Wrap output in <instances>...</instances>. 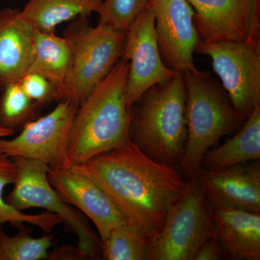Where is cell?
Segmentation results:
<instances>
[{"mask_svg": "<svg viewBox=\"0 0 260 260\" xmlns=\"http://www.w3.org/2000/svg\"><path fill=\"white\" fill-rule=\"evenodd\" d=\"M84 164L128 221L148 233L152 241L189 183L174 167L150 158L132 140Z\"/></svg>", "mask_w": 260, "mask_h": 260, "instance_id": "6da1fadb", "label": "cell"}, {"mask_svg": "<svg viewBox=\"0 0 260 260\" xmlns=\"http://www.w3.org/2000/svg\"><path fill=\"white\" fill-rule=\"evenodd\" d=\"M129 61L121 59L80 104L70 135L68 164H85L132 140L126 105Z\"/></svg>", "mask_w": 260, "mask_h": 260, "instance_id": "7a4b0ae2", "label": "cell"}, {"mask_svg": "<svg viewBox=\"0 0 260 260\" xmlns=\"http://www.w3.org/2000/svg\"><path fill=\"white\" fill-rule=\"evenodd\" d=\"M140 100L133 113L132 140L150 158L174 167L182 158L187 138L184 75L176 72Z\"/></svg>", "mask_w": 260, "mask_h": 260, "instance_id": "3957f363", "label": "cell"}, {"mask_svg": "<svg viewBox=\"0 0 260 260\" xmlns=\"http://www.w3.org/2000/svg\"><path fill=\"white\" fill-rule=\"evenodd\" d=\"M183 75L187 138L177 166L191 180L203 172L202 160L210 147L246 119L234 107L220 85L208 73L198 70Z\"/></svg>", "mask_w": 260, "mask_h": 260, "instance_id": "277c9868", "label": "cell"}, {"mask_svg": "<svg viewBox=\"0 0 260 260\" xmlns=\"http://www.w3.org/2000/svg\"><path fill=\"white\" fill-rule=\"evenodd\" d=\"M88 18H75L65 30L64 37L72 48V64L56 95V100L70 101L78 107L118 62L126 39V32L91 26Z\"/></svg>", "mask_w": 260, "mask_h": 260, "instance_id": "5b68a950", "label": "cell"}, {"mask_svg": "<svg viewBox=\"0 0 260 260\" xmlns=\"http://www.w3.org/2000/svg\"><path fill=\"white\" fill-rule=\"evenodd\" d=\"M17 178L14 188L5 201L18 211L42 208L62 219L78 240V247L86 259L96 257L102 242L81 212L65 203L48 179L49 167L36 159L14 157Z\"/></svg>", "mask_w": 260, "mask_h": 260, "instance_id": "8992f818", "label": "cell"}, {"mask_svg": "<svg viewBox=\"0 0 260 260\" xmlns=\"http://www.w3.org/2000/svg\"><path fill=\"white\" fill-rule=\"evenodd\" d=\"M213 237L211 205L195 178L171 207L152 241L150 260H193L200 246Z\"/></svg>", "mask_w": 260, "mask_h": 260, "instance_id": "52a82bcc", "label": "cell"}, {"mask_svg": "<svg viewBox=\"0 0 260 260\" xmlns=\"http://www.w3.org/2000/svg\"><path fill=\"white\" fill-rule=\"evenodd\" d=\"M195 52L210 56L232 105L247 119L260 106V48L240 42L200 41Z\"/></svg>", "mask_w": 260, "mask_h": 260, "instance_id": "ba28073f", "label": "cell"}, {"mask_svg": "<svg viewBox=\"0 0 260 260\" xmlns=\"http://www.w3.org/2000/svg\"><path fill=\"white\" fill-rule=\"evenodd\" d=\"M78 109L74 102L60 101L47 115L26 123L18 136L0 138V152L10 158L36 159L49 168L69 165L70 135Z\"/></svg>", "mask_w": 260, "mask_h": 260, "instance_id": "9c48e42d", "label": "cell"}, {"mask_svg": "<svg viewBox=\"0 0 260 260\" xmlns=\"http://www.w3.org/2000/svg\"><path fill=\"white\" fill-rule=\"evenodd\" d=\"M121 59L129 61L126 105L132 109L148 90L165 83L176 72L164 63L159 50L151 6L138 15L126 32Z\"/></svg>", "mask_w": 260, "mask_h": 260, "instance_id": "30bf717a", "label": "cell"}, {"mask_svg": "<svg viewBox=\"0 0 260 260\" xmlns=\"http://www.w3.org/2000/svg\"><path fill=\"white\" fill-rule=\"evenodd\" d=\"M49 182L65 203L93 222L102 243L114 228L127 222L125 215L90 175L84 164L49 168Z\"/></svg>", "mask_w": 260, "mask_h": 260, "instance_id": "8fae6325", "label": "cell"}, {"mask_svg": "<svg viewBox=\"0 0 260 260\" xmlns=\"http://www.w3.org/2000/svg\"><path fill=\"white\" fill-rule=\"evenodd\" d=\"M200 41L260 48V0H187Z\"/></svg>", "mask_w": 260, "mask_h": 260, "instance_id": "7c38bea8", "label": "cell"}, {"mask_svg": "<svg viewBox=\"0 0 260 260\" xmlns=\"http://www.w3.org/2000/svg\"><path fill=\"white\" fill-rule=\"evenodd\" d=\"M159 50L171 69L184 74L198 71L193 54L200 42L194 10L187 0H150Z\"/></svg>", "mask_w": 260, "mask_h": 260, "instance_id": "4fadbf2b", "label": "cell"}, {"mask_svg": "<svg viewBox=\"0 0 260 260\" xmlns=\"http://www.w3.org/2000/svg\"><path fill=\"white\" fill-rule=\"evenodd\" d=\"M198 180L211 206L260 214L259 160L200 173Z\"/></svg>", "mask_w": 260, "mask_h": 260, "instance_id": "5bb4252c", "label": "cell"}, {"mask_svg": "<svg viewBox=\"0 0 260 260\" xmlns=\"http://www.w3.org/2000/svg\"><path fill=\"white\" fill-rule=\"evenodd\" d=\"M20 10H0V92L27 74L31 63L35 29L19 15Z\"/></svg>", "mask_w": 260, "mask_h": 260, "instance_id": "9a60e30c", "label": "cell"}, {"mask_svg": "<svg viewBox=\"0 0 260 260\" xmlns=\"http://www.w3.org/2000/svg\"><path fill=\"white\" fill-rule=\"evenodd\" d=\"M214 237L233 259H260V215L225 206H211Z\"/></svg>", "mask_w": 260, "mask_h": 260, "instance_id": "2e32d148", "label": "cell"}, {"mask_svg": "<svg viewBox=\"0 0 260 260\" xmlns=\"http://www.w3.org/2000/svg\"><path fill=\"white\" fill-rule=\"evenodd\" d=\"M260 159V106L246 119L234 138L219 148L208 150L202 160L203 171H220Z\"/></svg>", "mask_w": 260, "mask_h": 260, "instance_id": "e0dca14e", "label": "cell"}, {"mask_svg": "<svg viewBox=\"0 0 260 260\" xmlns=\"http://www.w3.org/2000/svg\"><path fill=\"white\" fill-rule=\"evenodd\" d=\"M71 64L72 48L66 37L35 29L31 63L28 73H38L45 77L55 87L57 95L68 77Z\"/></svg>", "mask_w": 260, "mask_h": 260, "instance_id": "ac0fdd59", "label": "cell"}, {"mask_svg": "<svg viewBox=\"0 0 260 260\" xmlns=\"http://www.w3.org/2000/svg\"><path fill=\"white\" fill-rule=\"evenodd\" d=\"M102 3L103 0H30L19 15L36 30L54 32L64 22L99 13Z\"/></svg>", "mask_w": 260, "mask_h": 260, "instance_id": "d6986e66", "label": "cell"}, {"mask_svg": "<svg viewBox=\"0 0 260 260\" xmlns=\"http://www.w3.org/2000/svg\"><path fill=\"white\" fill-rule=\"evenodd\" d=\"M152 239L143 229L127 221L114 228L102 243L107 260H150Z\"/></svg>", "mask_w": 260, "mask_h": 260, "instance_id": "ffe728a7", "label": "cell"}, {"mask_svg": "<svg viewBox=\"0 0 260 260\" xmlns=\"http://www.w3.org/2000/svg\"><path fill=\"white\" fill-rule=\"evenodd\" d=\"M17 178V168L14 160L0 152V229L5 223H9L17 227L19 224H32L42 229L46 234L63 223L62 219L49 212L38 214H27L18 211L10 206L5 201L3 194L4 189L10 184H14Z\"/></svg>", "mask_w": 260, "mask_h": 260, "instance_id": "44dd1931", "label": "cell"}, {"mask_svg": "<svg viewBox=\"0 0 260 260\" xmlns=\"http://www.w3.org/2000/svg\"><path fill=\"white\" fill-rule=\"evenodd\" d=\"M18 234L9 236L0 229V260L47 259L54 237L49 233L42 237L34 238L30 228L23 223L17 225Z\"/></svg>", "mask_w": 260, "mask_h": 260, "instance_id": "7402d4cb", "label": "cell"}, {"mask_svg": "<svg viewBox=\"0 0 260 260\" xmlns=\"http://www.w3.org/2000/svg\"><path fill=\"white\" fill-rule=\"evenodd\" d=\"M0 97V126L15 131L22 129L37 112L38 105L28 96L19 82L10 84Z\"/></svg>", "mask_w": 260, "mask_h": 260, "instance_id": "603a6c76", "label": "cell"}, {"mask_svg": "<svg viewBox=\"0 0 260 260\" xmlns=\"http://www.w3.org/2000/svg\"><path fill=\"white\" fill-rule=\"evenodd\" d=\"M149 6L150 0H103L98 25L126 32Z\"/></svg>", "mask_w": 260, "mask_h": 260, "instance_id": "cb8c5ba5", "label": "cell"}, {"mask_svg": "<svg viewBox=\"0 0 260 260\" xmlns=\"http://www.w3.org/2000/svg\"><path fill=\"white\" fill-rule=\"evenodd\" d=\"M25 93L39 107L56 100L55 87L47 78L35 73H28L19 81Z\"/></svg>", "mask_w": 260, "mask_h": 260, "instance_id": "d4e9b609", "label": "cell"}, {"mask_svg": "<svg viewBox=\"0 0 260 260\" xmlns=\"http://www.w3.org/2000/svg\"><path fill=\"white\" fill-rule=\"evenodd\" d=\"M224 252L215 237L207 239L195 254L193 260H218L223 259Z\"/></svg>", "mask_w": 260, "mask_h": 260, "instance_id": "484cf974", "label": "cell"}, {"mask_svg": "<svg viewBox=\"0 0 260 260\" xmlns=\"http://www.w3.org/2000/svg\"><path fill=\"white\" fill-rule=\"evenodd\" d=\"M85 255L78 246H64L56 248L52 252L49 253L47 259H85Z\"/></svg>", "mask_w": 260, "mask_h": 260, "instance_id": "4316f807", "label": "cell"}, {"mask_svg": "<svg viewBox=\"0 0 260 260\" xmlns=\"http://www.w3.org/2000/svg\"><path fill=\"white\" fill-rule=\"evenodd\" d=\"M15 132L13 130L6 129V128L0 126V138H7V137L12 136L14 134Z\"/></svg>", "mask_w": 260, "mask_h": 260, "instance_id": "83f0119b", "label": "cell"}]
</instances>
